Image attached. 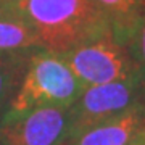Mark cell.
<instances>
[{"instance_id": "obj_5", "label": "cell", "mask_w": 145, "mask_h": 145, "mask_svg": "<svg viewBox=\"0 0 145 145\" xmlns=\"http://www.w3.org/2000/svg\"><path fill=\"white\" fill-rule=\"evenodd\" d=\"M140 102H145L142 76L84 89L81 97L71 106L72 126L69 139Z\"/></svg>"}, {"instance_id": "obj_2", "label": "cell", "mask_w": 145, "mask_h": 145, "mask_svg": "<svg viewBox=\"0 0 145 145\" xmlns=\"http://www.w3.org/2000/svg\"><path fill=\"white\" fill-rule=\"evenodd\" d=\"M82 90L84 87L61 57L44 48H34L27 55L26 68L10 110L21 111L36 106L69 108Z\"/></svg>"}, {"instance_id": "obj_6", "label": "cell", "mask_w": 145, "mask_h": 145, "mask_svg": "<svg viewBox=\"0 0 145 145\" xmlns=\"http://www.w3.org/2000/svg\"><path fill=\"white\" fill-rule=\"evenodd\" d=\"M145 129V102L79 132L65 145H129Z\"/></svg>"}, {"instance_id": "obj_11", "label": "cell", "mask_w": 145, "mask_h": 145, "mask_svg": "<svg viewBox=\"0 0 145 145\" xmlns=\"http://www.w3.org/2000/svg\"><path fill=\"white\" fill-rule=\"evenodd\" d=\"M13 11V0H0V16Z\"/></svg>"}, {"instance_id": "obj_12", "label": "cell", "mask_w": 145, "mask_h": 145, "mask_svg": "<svg viewBox=\"0 0 145 145\" xmlns=\"http://www.w3.org/2000/svg\"><path fill=\"white\" fill-rule=\"evenodd\" d=\"M129 145H145V129L142 131V132H140V134L137 135V137H135Z\"/></svg>"}, {"instance_id": "obj_7", "label": "cell", "mask_w": 145, "mask_h": 145, "mask_svg": "<svg viewBox=\"0 0 145 145\" xmlns=\"http://www.w3.org/2000/svg\"><path fill=\"white\" fill-rule=\"evenodd\" d=\"M111 27L114 40L127 47L145 18V0H95Z\"/></svg>"}, {"instance_id": "obj_10", "label": "cell", "mask_w": 145, "mask_h": 145, "mask_svg": "<svg viewBox=\"0 0 145 145\" xmlns=\"http://www.w3.org/2000/svg\"><path fill=\"white\" fill-rule=\"evenodd\" d=\"M127 50H129L142 79H145V18L139 26L137 32L134 34V37L127 44Z\"/></svg>"}, {"instance_id": "obj_3", "label": "cell", "mask_w": 145, "mask_h": 145, "mask_svg": "<svg viewBox=\"0 0 145 145\" xmlns=\"http://www.w3.org/2000/svg\"><path fill=\"white\" fill-rule=\"evenodd\" d=\"M61 58L84 89L140 76L127 47L114 40L113 34L82 44Z\"/></svg>"}, {"instance_id": "obj_8", "label": "cell", "mask_w": 145, "mask_h": 145, "mask_svg": "<svg viewBox=\"0 0 145 145\" xmlns=\"http://www.w3.org/2000/svg\"><path fill=\"white\" fill-rule=\"evenodd\" d=\"M40 48L36 31L15 11L0 16V53H27Z\"/></svg>"}, {"instance_id": "obj_13", "label": "cell", "mask_w": 145, "mask_h": 145, "mask_svg": "<svg viewBox=\"0 0 145 145\" xmlns=\"http://www.w3.org/2000/svg\"><path fill=\"white\" fill-rule=\"evenodd\" d=\"M144 87H145V79H144Z\"/></svg>"}, {"instance_id": "obj_4", "label": "cell", "mask_w": 145, "mask_h": 145, "mask_svg": "<svg viewBox=\"0 0 145 145\" xmlns=\"http://www.w3.org/2000/svg\"><path fill=\"white\" fill-rule=\"evenodd\" d=\"M71 126V106L8 110L0 118V145H65Z\"/></svg>"}, {"instance_id": "obj_1", "label": "cell", "mask_w": 145, "mask_h": 145, "mask_svg": "<svg viewBox=\"0 0 145 145\" xmlns=\"http://www.w3.org/2000/svg\"><path fill=\"white\" fill-rule=\"evenodd\" d=\"M13 11L32 26L40 48L58 57L111 34L95 0H13Z\"/></svg>"}, {"instance_id": "obj_9", "label": "cell", "mask_w": 145, "mask_h": 145, "mask_svg": "<svg viewBox=\"0 0 145 145\" xmlns=\"http://www.w3.org/2000/svg\"><path fill=\"white\" fill-rule=\"evenodd\" d=\"M27 53H0V118L10 110L23 72Z\"/></svg>"}]
</instances>
